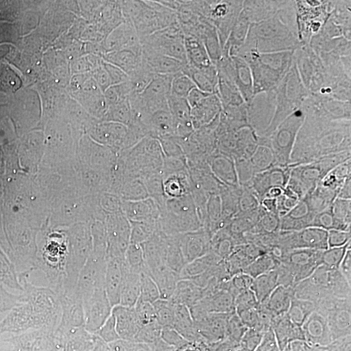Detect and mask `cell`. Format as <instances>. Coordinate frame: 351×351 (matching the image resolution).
<instances>
[{
	"mask_svg": "<svg viewBox=\"0 0 351 351\" xmlns=\"http://www.w3.org/2000/svg\"><path fill=\"white\" fill-rule=\"evenodd\" d=\"M251 16L280 78L351 49L350 23L316 1H259Z\"/></svg>",
	"mask_w": 351,
	"mask_h": 351,
	"instance_id": "cell-1",
	"label": "cell"
},
{
	"mask_svg": "<svg viewBox=\"0 0 351 351\" xmlns=\"http://www.w3.org/2000/svg\"><path fill=\"white\" fill-rule=\"evenodd\" d=\"M328 314L319 282L302 274L289 275L262 297L237 307L249 351H298L322 345Z\"/></svg>",
	"mask_w": 351,
	"mask_h": 351,
	"instance_id": "cell-2",
	"label": "cell"
},
{
	"mask_svg": "<svg viewBox=\"0 0 351 351\" xmlns=\"http://www.w3.org/2000/svg\"><path fill=\"white\" fill-rule=\"evenodd\" d=\"M190 275L202 288L223 298L232 307L252 300L256 255L226 243H213L194 251Z\"/></svg>",
	"mask_w": 351,
	"mask_h": 351,
	"instance_id": "cell-3",
	"label": "cell"
},
{
	"mask_svg": "<svg viewBox=\"0 0 351 351\" xmlns=\"http://www.w3.org/2000/svg\"><path fill=\"white\" fill-rule=\"evenodd\" d=\"M284 97L351 117V49L281 78Z\"/></svg>",
	"mask_w": 351,
	"mask_h": 351,
	"instance_id": "cell-4",
	"label": "cell"
},
{
	"mask_svg": "<svg viewBox=\"0 0 351 351\" xmlns=\"http://www.w3.org/2000/svg\"><path fill=\"white\" fill-rule=\"evenodd\" d=\"M281 246L291 254L302 275L317 278L349 272V246L339 217L322 219L303 226Z\"/></svg>",
	"mask_w": 351,
	"mask_h": 351,
	"instance_id": "cell-5",
	"label": "cell"
},
{
	"mask_svg": "<svg viewBox=\"0 0 351 351\" xmlns=\"http://www.w3.org/2000/svg\"><path fill=\"white\" fill-rule=\"evenodd\" d=\"M285 125L311 150L351 149V117L285 98Z\"/></svg>",
	"mask_w": 351,
	"mask_h": 351,
	"instance_id": "cell-6",
	"label": "cell"
},
{
	"mask_svg": "<svg viewBox=\"0 0 351 351\" xmlns=\"http://www.w3.org/2000/svg\"><path fill=\"white\" fill-rule=\"evenodd\" d=\"M311 151L284 125L277 138L256 150L255 167L262 184L261 194L285 185Z\"/></svg>",
	"mask_w": 351,
	"mask_h": 351,
	"instance_id": "cell-7",
	"label": "cell"
},
{
	"mask_svg": "<svg viewBox=\"0 0 351 351\" xmlns=\"http://www.w3.org/2000/svg\"><path fill=\"white\" fill-rule=\"evenodd\" d=\"M322 289L328 313L351 315V277L349 274H336L315 278Z\"/></svg>",
	"mask_w": 351,
	"mask_h": 351,
	"instance_id": "cell-8",
	"label": "cell"
},
{
	"mask_svg": "<svg viewBox=\"0 0 351 351\" xmlns=\"http://www.w3.org/2000/svg\"><path fill=\"white\" fill-rule=\"evenodd\" d=\"M323 343L326 351L351 348V315L328 314Z\"/></svg>",
	"mask_w": 351,
	"mask_h": 351,
	"instance_id": "cell-9",
	"label": "cell"
},
{
	"mask_svg": "<svg viewBox=\"0 0 351 351\" xmlns=\"http://www.w3.org/2000/svg\"><path fill=\"white\" fill-rule=\"evenodd\" d=\"M339 190L351 193V149H349L348 152H346L345 160H343V164H342Z\"/></svg>",
	"mask_w": 351,
	"mask_h": 351,
	"instance_id": "cell-10",
	"label": "cell"
},
{
	"mask_svg": "<svg viewBox=\"0 0 351 351\" xmlns=\"http://www.w3.org/2000/svg\"><path fill=\"white\" fill-rule=\"evenodd\" d=\"M337 351H351V348H346V349H341V350Z\"/></svg>",
	"mask_w": 351,
	"mask_h": 351,
	"instance_id": "cell-11",
	"label": "cell"
}]
</instances>
